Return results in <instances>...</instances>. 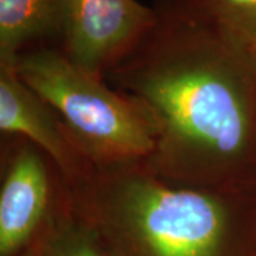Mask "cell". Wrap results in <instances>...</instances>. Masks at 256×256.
<instances>
[{
	"mask_svg": "<svg viewBox=\"0 0 256 256\" xmlns=\"http://www.w3.org/2000/svg\"><path fill=\"white\" fill-rule=\"evenodd\" d=\"M154 20L104 81L151 110L145 165L172 185L256 192V52L198 0H154Z\"/></svg>",
	"mask_w": 256,
	"mask_h": 256,
	"instance_id": "cell-1",
	"label": "cell"
},
{
	"mask_svg": "<svg viewBox=\"0 0 256 256\" xmlns=\"http://www.w3.org/2000/svg\"><path fill=\"white\" fill-rule=\"evenodd\" d=\"M64 188L110 256L256 254V192L177 186L144 162L92 166Z\"/></svg>",
	"mask_w": 256,
	"mask_h": 256,
	"instance_id": "cell-2",
	"label": "cell"
},
{
	"mask_svg": "<svg viewBox=\"0 0 256 256\" xmlns=\"http://www.w3.org/2000/svg\"><path fill=\"white\" fill-rule=\"evenodd\" d=\"M14 69L58 115L92 166L145 162L154 151L160 130L151 110L76 66L57 46L28 48Z\"/></svg>",
	"mask_w": 256,
	"mask_h": 256,
	"instance_id": "cell-3",
	"label": "cell"
},
{
	"mask_svg": "<svg viewBox=\"0 0 256 256\" xmlns=\"http://www.w3.org/2000/svg\"><path fill=\"white\" fill-rule=\"evenodd\" d=\"M153 20V8L136 0H60L57 48L76 66L104 80Z\"/></svg>",
	"mask_w": 256,
	"mask_h": 256,
	"instance_id": "cell-4",
	"label": "cell"
},
{
	"mask_svg": "<svg viewBox=\"0 0 256 256\" xmlns=\"http://www.w3.org/2000/svg\"><path fill=\"white\" fill-rule=\"evenodd\" d=\"M0 188V256H17L34 241L58 206L63 180L46 153L10 138Z\"/></svg>",
	"mask_w": 256,
	"mask_h": 256,
	"instance_id": "cell-5",
	"label": "cell"
},
{
	"mask_svg": "<svg viewBox=\"0 0 256 256\" xmlns=\"http://www.w3.org/2000/svg\"><path fill=\"white\" fill-rule=\"evenodd\" d=\"M0 132L37 146L66 184L80 180L92 168L58 115L24 84L14 66L5 64H0Z\"/></svg>",
	"mask_w": 256,
	"mask_h": 256,
	"instance_id": "cell-6",
	"label": "cell"
},
{
	"mask_svg": "<svg viewBox=\"0 0 256 256\" xmlns=\"http://www.w3.org/2000/svg\"><path fill=\"white\" fill-rule=\"evenodd\" d=\"M60 0H0V64L14 66L32 43L60 37Z\"/></svg>",
	"mask_w": 256,
	"mask_h": 256,
	"instance_id": "cell-7",
	"label": "cell"
},
{
	"mask_svg": "<svg viewBox=\"0 0 256 256\" xmlns=\"http://www.w3.org/2000/svg\"><path fill=\"white\" fill-rule=\"evenodd\" d=\"M40 235L46 256H110L95 232L70 210L64 185L58 206Z\"/></svg>",
	"mask_w": 256,
	"mask_h": 256,
	"instance_id": "cell-8",
	"label": "cell"
},
{
	"mask_svg": "<svg viewBox=\"0 0 256 256\" xmlns=\"http://www.w3.org/2000/svg\"><path fill=\"white\" fill-rule=\"evenodd\" d=\"M216 20L256 50V0H198Z\"/></svg>",
	"mask_w": 256,
	"mask_h": 256,
	"instance_id": "cell-9",
	"label": "cell"
},
{
	"mask_svg": "<svg viewBox=\"0 0 256 256\" xmlns=\"http://www.w3.org/2000/svg\"><path fill=\"white\" fill-rule=\"evenodd\" d=\"M17 256H46V250H44V242L42 238L40 232L38 234L36 238H34L30 244L26 248H24L23 250Z\"/></svg>",
	"mask_w": 256,
	"mask_h": 256,
	"instance_id": "cell-10",
	"label": "cell"
},
{
	"mask_svg": "<svg viewBox=\"0 0 256 256\" xmlns=\"http://www.w3.org/2000/svg\"><path fill=\"white\" fill-rule=\"evenodd\" d=\"M254 256H256V254H255V255H254Z\"/></svg>",
	"mask_w": 256,
	"mask_h": 256,
	"instance_id": "cell-11",
	"label": "cell"
},
{
	"mask_svg": "<svg viewBox=\"0 0 256 256\" xmlns=\"http://www.w3.org/2000/svg\"><path fill=\"white\" fill-rule=\"evenodd\" d=\"M255 52H256V50H255Z\"/></svg>",
	"mask_w": 256,
	"mask_h": 256,
	"instance_id": "cell-12",
	"label": "cell"
}]
</instances>
